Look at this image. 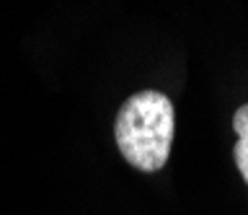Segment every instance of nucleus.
<instances>
[{"instance_id": "2", "label": "nucleus", "mask_w": 248, "mask_h": 215, "mask_svg": "<svg viewBox=\"0 0 248 215\" xmlns=\"http://www.w3.org/2000/svg\"><path fill=\"white\" fill-rule=\"evenodd\" d=\"M232 130L238 135V143L232 148V158H235V166L243 182L248 184V104L238 106L235 114H232Z\"/></svg>"}, {"instance_id": "1", "label": "nucleus", "mask_w": 248, "mask_h": 215, "mask_svg": "<svg viewBox=\"0 0 248 215\" xmlns=\"http://www.w3.org/2000/svg\"><path fill=\"white\" fill-rule=\"evenodd\" d=\"M173 130V101L160 91H140L116 112L114 140L129 166L153 174L168 164Z\"/></svg>"}]
</instances>
